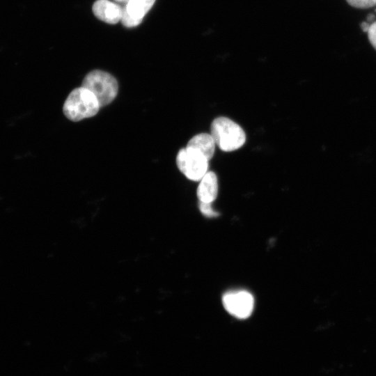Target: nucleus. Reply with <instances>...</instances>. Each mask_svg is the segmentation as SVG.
<instances>
[{"instance_id": "1", "label": "nucleus", "mask_w": 376, "mask_h": 376, "mask_svg": "<svg viewBox=\"0 0 376 376\" xmlns=\"http://www.w3.org/2000/svg\"><path fill=\"white\" fill-rule=\"evenodd\" d=\"M100 108L98 100L93 93L81 86L75 88L68 95L63 111L69 120L77 122L95 116Z\"/></svg>"}, {"instance_id": "2", "label": "nucleus", "mask_w": 376, "mask_h": 376, "mask_svg": "<svg viewBox=\"0 0 376 376\" xmlns=\"http://www.w3.org/2000/svg\"><path fill=\"white\" fill-rule=\"evenodd\" d=\"M210 130L216 145L223 151L237 150L246 141V134L243 129L226 117L215 118L211 124Z\"/></svg>"}, {"instance_id": "3", "label": "nucleus", "mask_w": 376, "mask_h": 376, "mask_svg": "<svg viewBox=\"0 0 376 376\" xmlns=\"http://www.w3.org/2000/svg\"><path fill=\"white\" fill-rule=\"evenodd\" d=\"M81 86L93 93L100 107L110 104L116 97L118 91L117 80L109 73L99 70L87 74Z\"/></svg>"}, {"instance_id": "4", "label": "nucleus", "mask_w": 376, "mask_h": 376, "mask_svg": "<svg viewBox=\"0 0 376 376\" xmlns=\"http://www.w3.org/2000/svg\"><path fill=\"white\" fill-rule=\"evenodd\" d=\"M208 162L201 152L187 147L180 150L176 157L179 170L193 181H200L207 172Z\"/></svg>"}, {"instance_id": "5", "label": "nucleus", "mask_w": 376, "mask_h": 376, "mask_svg": "<svg viewBox=\"0 0 376 376\" xmlns=\"http://www.w3.org/2000/svg\"><path fill=\"white\" fill-rule=\"evenodd\" d=\"M222 302L230 315L240 319L249 318L253 310V297L245 290L226 293L223 296Z\"/></svg>"}, {"instance_id": "6", "label": "nucleus", "mask_w": 376, "mask_h": 376, "mask_svg": "<svg viewBox=\"0 0 376 376\" xmlns=\"http://www.w3.org/2000/svg\"><path fill=\"white\" fill-rule=\"evenodd\" d=\"M156 0H127L123 8L122 24L128 28L138 26Z\"/></svg>"}, {"instance_id": "7", "label": "nucleus", "mask_w": 376, "mask_h": 376, "mask_svg": "<svg viewBox=\"0 0 376 376\" xmlns=\"http://www.w3.org/2000/svg\"><path fill=\"white\" fill-rule=\"evenodd\" d=\"M93 11L99 19L113 24L121 20L123 8L109 0H97L93 3Z\"/></svg>"}, {"instance_id": "8", "label": "nucleus", "mask_w": 376, "mask_h": 376, "mask_svg": "<svg viewBox=\"0 0 376 376\" xmlns=\"http://www.w3.org/2000/svg\"><path fill=\"white\" fill-rule=\"evenodd\" d=\"M218 193V182L216 174L207 171L200 180L197 188V196L201 202L212 203Z\"/></svg>"}, {"instance_id": "9", "label": "nucleus", "mask_w": 376, "mask_h": 376, "mask_svg": "<svg viewBox=\"0 0 376 376\" xmlns=\"http://www.w3.org/2000/svg\"><path fill=\"white\" fill-rule=\"evenodd\" d=\"M215 145L211 134L201 133L193 136L188 141L186 147L198 151L210 161L214 154Z\"/></svg>"}, {"instance_id": "10", "label": "nucleus", "mask_w": 376, "mask_h": 376, "mask_svg": "<svg viewBox=\"0 0 376 376\" xmlns=\"http://www.w3.org/2000/svg\"><path fill=\"white\" fill-rule=\"evenodd\" d=\"M352 6L358 8H368L376 6V0H346Z\"/></svg>"}, {"instance_id": "11", "label": "nucleus", "mask_w": 376, "mask_h": 376, "mask_svg": "<svg viewBox=\"0 0 376 376\" xmlns=\"http://www.w3.org/2000/svg\"><path fill=\"white\" fill-rule=\"evenodd\" d=\"M212 203L199 202V209L201 213L208 217H214L219 215L212 207Z\"/></svg>"}, {"instance_id": "12", "label": "nucleus", "mask_w": 376, "mask_h": 376, "mask_svg": "<svg viewBox=\"0 0 376 376\" xmlns=\"http://www.w3.org/2000/svg\"><path fill=\"white\" fill-rule=\"evenodd\" d=\"M368 36L370 42L376 49V22L370 24V29L368 31Z\"/></svg>"}, {"instance_id": "13", "label": "nucleus", "mask_w": 376, "mask_h": 376, "mask_svg": "<svg viewBox=\"0 0 376 376\" xmlns=\"http://www.w3.org/2000/svg\"><path fill=\"white\" fill-rule=\"evenodd\" d=\"M370 24L368 23V22H363L361 24V27L362 29V30L364 31V32H367L368 31L369 29H370Z\"/></svg>"}, {"instance_id": "14", "label": "nucleus", "mask_w": 376, "mask_h": 376, "mask_svg": "<svg viewBox=\"0 0 376 376\" xmlns=\"http://www.w3.org/2000/svg\"><path fill=\"white\" fill-rule=\"evenodd\" d=\"M374 19H375V15H373V14H370V15H368V22H371L373 21Z\"/></svg>"}, {"instance_id": "15", "label": "nucleus", "mask_w": 376, "mask_h": 376, "mask_svg": "<svg viewBox=\"0 0 376 376\" xmlns=\"http://www.w3.org/2000/svg\"><path fill=\"white\" fill-rule=\"evenodd\" d=\"M117 1H127V0H117Z\"/></svg>"}]
</instances>
